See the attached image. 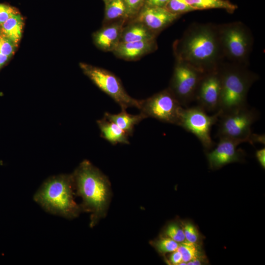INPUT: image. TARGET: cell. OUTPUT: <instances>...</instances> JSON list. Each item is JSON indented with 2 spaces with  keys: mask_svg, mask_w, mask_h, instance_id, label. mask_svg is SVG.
Listing matches in <instances>:
<instances>
[{
  "mask_svg": "<svg viewBox=\"0 0 265 265\" xmlns=\"http://www.w3.org/2000/svg\"><path fill=\"white\" fill-rule=\"evenodd\" d=\"M221 80L219 116L238 108L248 106L247 96L252 84L258 79L247 65L223 62L218 68Z\"/></svg>",
  "mask_w": 265,
  "mask_h": 265,
  "instance_id": "obj_4",
  "label": "cell"
},
{
  "mask_svg": "<svg viewBox=\"0 0 265 265\" xmlns=\"http://www.w3.org/2000/svg\"><path fill=\"white\" fill-rule=\"evenodd\" d=\"M217 26L224 59L230 62L248 65L253 43L250 29L240 22Z\"/></svg>",
  "mask_w": 265,
  "mask_h": 265,
  "instance_id": "obj_5",
  "label": "cell"
},
{
  "mask_svg": "<svg viewBox=\"0 0 265 265\" xmlns=\"http://www.w3.org/2000/svg\"><path fill=\"white\" fill-rule=\"evenodd\" d=\"M259 117V112L248 106L222 114L219 117L217 135L252 145L251 126Z\"/></svg>",
  "mask_w": 265,
  "mask_h": 265,
  "instance_id": "obj_6",
  "label": "cell"
},
{
  "mask_svg": "<svg viewBox=\"0 0 265 265\" xmlns=\"http://www.w3.org/2000/svg\"><path fill=\"white\" fill-rule=\"evenodd\" d=\"M179 243L169 238H162L155 243V247L161 253L173 252L177 250Z\"/></svg>",
  "mask_w": 265,
  "mask_h": 265,
  "instance_id": "obj_24",
  "label": "cell"
},
{
  "mask_svg": "<svg viewBox=\"0 0 265 265\" xmlns=\"http://www.w3.org/2000/svg\"><path fill=\"white\" fill-rule=\"evenodd\" d=\"M194 10L212 8L224 9L232 13L237 6L227 0H184Z\"/></svg>",
  "mask_w": 265,
  "mask_h": 265,
  "instance_id": "obj_21",
  "label": "cell"
},
{
  "mask_svg": "<svg viewBox=\"0 0 265 265\" xmlns=\"http://www.w3.org/2000/svg\"><path fill=\"white\" fill-rule=\"evenodd\" d=\"M104 0L105 2H107V1H109L110 0Z\"/></svg>",
  "mask_w": 265,
  "mask_h": 265,
  "instance_id": "obj_35",
  "label": "cell"
},
{
  "mask_svg": "<svg viewBox=\"0 0 265 265\" xmlns=\"http://www.w3.org/2000/svg\"><path fill=\"white\" fill-rule=\"evenodd\" d=\"M83 72L102 91L110 97L122 109L130 107L140 109L142 100L130 96L126 91L120 80L111 72L105 69L81 63Z\"/></svg>",
  "mask_w": 265,
  "mask_h": 265,
  "instance_id": "obj_7",
  "label": "cell"
},
{
  "mask_svg": "<svg viewBox=\"0 0 265 265\" xmlns=\"http://www.w3.org/2000/svg\"><path fill=\"white\" fill-rule=\"evenodd\" d=\"M104 117L114 122L128 135H132L134 126L146 117L142 113L132 115L127 113L126 110L122 109L118 114L105 112Z\"/></svg>",
  "mask_w": 265,
  "mask_h": 265,
  "instance_id": "obj_18",
  "label": "cell"
},
{
  "mask_svg": "<svg viewBox=\"0 0 265 265\" xmlns=\"http://www.w3.org/2000/svg\"><path fill=\"white\" fill-rule=\"evenodd\" d=\"M256 158L261 166L263 168H265V148H263L261 149L257 150L255 153Z\"/></svg>",
  "mask_w": 265,
  "mask_h": 265,
  "instance_id": "obj_30",
  "label": "cell"
},
{
  "mask_svg": "<svg viewBox=\"0 0 265 265\" xmlns=\"http://www.w3.org/2000/svg\"><path fill=\"white\" fill-rule=\"evenodd\" d=\"M129 18L135 16L142 8L145 0H124Z\"/></svg>",
  "mask_w": 265,
  "mask_h": 265,
  "instance_id": "obj_28",
  "label": "cell"
},
{
  "mask_svg": "<svg viewBox=\"0 0 265 265\" xmlns=\"http://www.w3.org/2000/svg\"><path fill=\"white\" fill-rule=\"evenodd\" d=\"M9 58V57L3 54L0 52V69L6 62Z\"/></svg>",
  "mask_w": 265,
  "mask_h": 265,
  "instance_id": "obj_33",
  "label": "cell"
},
{
  "mask_svg": "<svg viewBox=\"0 0 265 265\" xmlns=\"http://www.w3.org/2000/svg\"><path fill=\"white\" fill-rule=\"evenodd\" d=\"M72 174L74 187L81 197V210L91 213V226L104 214L109 197L108 182L89 161H82Z\"/></svg>",
  "mask_w": 265,
  "mask_h": 265,
  "instance_id": "obj_2",
  "label": "cell"
},
{
  "mask_svg": "<svg viewBox=\"0 0 265 265\" xmlns=\"http://www.w3.org/2000/svg\"><path fill=\"white\" fill-rule=\"evenodd\" d=\"M205 73L189 65L176 61L168 88L184 107L194 100L198 84Z\"/></svg>",
  "mask_w": 265,
  "mask_h": 265,
  "instance_id": "obj_10",
  "label": "cell"
},
{
  "mask_svg": "<svg viewBox=\"0 0 265 265\" xmlns=\"http://www.w3.org/2000/svg\"><path fill=\"white\" fill-rule=\"evenodd\" d=\"M221 95V80L218 70L205 73L197 88L194 100L207 112L218 110Z\"/></svg>",
  "mask_w": 265,
  "mask_h": 265,
  "instance_id": "obj_11",
  "label": "cell"
},
{
  "mask_svg": "<svg viewBox=\"0 0 265 265\" xmlns=\"http://www.w3.org/2000/svg\"><path fill=\"white\" fill-rule=\"evenodd\" d=\"M157 47L156 39L119 43L112 52L116 56L120 58L126 60H134L154 51Z\"/></svg>",
  "mask_w": 265,
  "mask_h": 265,
  "instance_id": "obj_15",
  "label": "cell"
},
{
  "mask_svg": "<svg viewBox=\"0 0 265 265\" xmlns=\"http://www.w3.org/2000/svg\"><path fill=\"white\" fill-rule=\"evenodd\" d=\"M72 174H61L47 178L33 195V200L45 211L70 219L77 216L81 208L75 201Z\"/></svg>",
  "mask_w": 265,
  "mask_h": 265,
  "instance_id": "obj_3",
  "label": "cell"
},
{
  "mask_svg": "<svg viewBox=\"0 0 265 265\" xmlns=\"http://www.w3.org/2000/svg\"><path fill=\"white\" fill-rule=\"evenodd\" d=\"M104 25L129 19L124 0H110L105 2Z\"/></svg>",
  "mask_w": 265,
  "mask_h": 265,
  "instance_id": "obj_20",
  "label": "cell"
},
{
  "mask_svg": "<svg viewBox=\"0 0 265 265\" xmlns=\"http://www.w3.org/2000/svg\"><path fill=\"white\" fill-rule=\"evenodd\" d=\"M18 12L14 8L0 3V26L3 24L12 15Z\"/></svg>",
  "mask_w": 265,
  "mask_h": 265,
  "instance_id": "obj_29",
  "label": "cell"
},
{
  "mask_svg": "<svg viewBox=\"0 0 265 265\" xmlns=\"http://www.w3.org/2000/svg\"><path fill=\"white\" fill-rule=\"evenodd\" d=\"M97 123L101 131V136L112 145L118 143L128 144V134L114 122L103 117Z\"/></svg>",
  "mask_w": 265,
  "mask_h": 265,
  "instance_id": "obj_17",
  "label": "cell"
},
{
  "mask_svg": "<svg viewBox=\"0 0 265 265\" xmlns=\"http://www.w3.org/2000/svg\"><path fill=\"white\" fill-rule=\"evenodd\" d=\"M217 112L209 115L200 106H197L184 108L179 126L187 132L193 134L207 151L214 145L212 139L211 131L212 126L218 120Z\"/></svg>",
  "mask_w": 265,
  "mask_h": 265,
  "instance_id": "obj_9",
  "label": "cell"
},
{
  "mask_svg": "<svg viewBox=\"0 0 265 265\" xmlns=\"http://www.w3.org/2000/svg\"><path fill=\"white\" fill-rule=\"evenodd\" d=\"M202 259L201 257L197 258L194 260L189 261L187 263V265H202Z\"/></svg>",
  "mask_w": 265,
  "mask_h": 265,
  "instance_id": "obj_34",
  "label": "cell"
},
{
  "mask_svg": "<svg viewBox=\"0 0 265 265\" xmlns=\"http://www.w3.org/2000/svg\"><path fill=\"white\" fill-rule=\"evenodd\" d=\"M23 26V18L17 12L0 26L1 34L17 45L22 37Z\"/></svg>",
  "mask_w": 265,
  "mask_h": 265,
  "instance_id": "obj_19",
  "label": "cell"
},
{
  "mask_svg": "<svg viewBox=\"0 0 265 265\" xmlns=\"http://www.w3.org/2000/svg\"><path fill=\"white\" fill-rule=\"evenodd\" d=\"M163 8L171 13L179 15L194 11L184 0H169Z\"/></svg>",
  "mask_w": 265,
  "mask_h": 265,
  "instance_id": "obj_23",
  "label": "cell"
},
{
  "mask_svg": "<svg viewBox=\"0 0 265 265\" xmlns=\"http://www.w3.org/2000/svg\"><path fill=\"white\" fill-rule=\"evenodd\" d=\"M126 21L105 25L93 35L95 45L104 52H113L120 43Z\"/></svg>",
  "mask_w": 265,
  "mask_h": 265,
  "instance_id": "obj_14",
  "label": "cell"
},
{
  "mask_svg": "<svg viewBox=\"0 0 265 265\" xmlns=\"http://www.w3.org/2000/svg\"><path fill=\"white\" fill-rule=\"evenodd\" d=\"M180 16L171 13L163 7L144 5L133 20L142 23L157 34L173 23Z\"/></svg>",
  "mask_w": 265,
  "mask_h": 265,
  "instance_id": "obj_13",
  "label": "cell"
},
{
  "mask_svg": "<svg viewBox=\"0 0 265 265\" xmlns=\"http://www.w3.org/2000/svg\"><path fill=\"white\" fill-rule=\"evenodd\" d=\"M182 254V261L187 263L201 257V252L196 243L185 240L179 243L177 249Z\"/></svg>",
  "mask_w": 265,
  "mask_h": 265,
  "instance_id": "obj_22",
  "label": "cell"
},
{
  "mask_svg": "<svg viewBox=\"0 0 265 265\" xmlns=\"http://www.w3.org/2000/svg\"><path fill=\"white\" fill-rule=\"evenodd\" d=\"M184 108L167 88L142 100L139 109L146 118L179 126Z\"/></svg>",
  "mask_w": 265,
  "mask_h": 265,
  "instance_id": "obj_8",
  "label": "cell"
},
{
  "mask_svg": "<svg viewBox=\"0 0 265 265\" xmlns=\"http://www.w3.org/2000/svg\"><path fill=\"white\" fill-rule=\"evenodd\" d=\"M169 0H145V5L149 6L164 7Z\"/></svg>",
  "mask_w": 265,
  "mask_h": 265,
  "instance_id": "obj_31",
  "label": "cell"
},
{
  "mask_svg": "<svg viewBox=\"0 0 265 265\" xmlns=\"http://www.w3.org/2000/svg\"><path fill=\"white\" fill-rule=\"evenodd\" d=\"M183 229L186 240L196 243L199 239V233L195 226L189 222L184 224Z\"/></svg>",
  "mask_w": 265,
  "mask_h": 265,
  "instance_id": "obj_27",
  "label": "cell"
},
{
  "mask_svg": "<svg viewBox=\"0 0 265 265\" xmlns=\"http://www.w3.org/2000/svg\"><path fill=\"white\" fill-rule=\"evenodd\" d=\"M1 34V32H0V35Z\"/></svg>",
  "mask_w": 265,
  "mask_h": 265,
  "instance_id": "obj_36",
  "label": "cell"
},
{
  "mask_svg": "<svg viewBox=\"0 0 265 265\" xmlns=\"http://www.w3.org/2000/svg\"><path fill=\"white\" fill-rule=\"evenodd\" d=\"M171 263L173 265H179L182 262V256L181 253L178 250L173 252L170 257Z\"/></svg>",
  "mask_w": 265,
  "mask_h": 265,
  "instance_id": "obj_32",
  "label": "cell"
},
{
  "mask_svg": "<svg viewBox=\"0 0 265 265\" xmlns=\"http://www.w3.org/2000/svg\"><path fill=\"white\" fill-rule=\"evenodd\" d=\"M17 45L8 38L0 35V52L9 58L14 53Z\"/></svg>",
  "mask_w": 265,
  "mask_h": 265,
  "instance_id": "obj_26",
  "label": "cell"
},
{
  "mask_svg": "<svg viewBox=\"0 0 265 265\" xmlns=\"http://www.w3.org/2000/svg\"><path fill=\"white\" fill-rule=\"evenodd\" d=\"M238 141L227 138H219L216 147L206 156L211 169H217L230 163L240 162L244 156L243 151L237 148Z\"/></svg>",
  "mask_w": 265,
  "mask_h": 265,
  "instance_id": "obj_12",
  "label": "cell"
},
{
  "mask_svg": "<svg viewBox=\"0 0 265 265\" xmlns=\"http://www.w3.org/2000/svg\"><path fill=\"white\" fill-rule=\"evenodd\" d=\"M155 33L142 23L133 20L123 30L120 43L148 41L156 39Z\"/></svg>",
  "mask_w": 265,
  "mask_h": 265,
  "instance_id": "obj_16",
  "label": "cell"
},
{
  "mask_svg": "<svg viewBox=\"0 0 265 265\" xmlns=\"http://www.w3.org/2000/svg\"><path fill=\"white\" fill-rule=\"evenodd\" d=\"M176 61L185 62L203 73L218 70L224 62L218 26L212 24H194L175 42Z\"/></svg>",
  "mask_w": 265,
  "mask_h": 265,
  "instance_id": "obj_1",
  "label": "cell"
},
{
  "mask_svg": "<svg viewBox=\"0 0 265 265\" xmlns=\"http://www.w3.org/2000/svg\"><path fill=\"white\" fill-rule=\"evenodd\" d=\"M165 234L168 238L173 240L181 243L186 240L183 228L177 224L172 223L166 229Z\"/></svg>",
  "mask_w": 265,
  "mask_h": 265,
  "instance_id": "obj_25",
  "label": "cell"
}]
</instances>
